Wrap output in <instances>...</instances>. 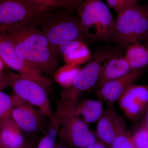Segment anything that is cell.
Masks as SVG:
<instances>
[{"mask_svg":"<svg viewBox=\"0 0 148 148\" xmlns=\"http://www.w3.org/2000/svg\"><path fill=\"white\" fill-rule=\"evenodd\" d=\"M3 32L20 57L44 75L53 77L58 66L57 54L51 49L47 39L37 26L31 24L18 25Z\"/></svg>","mask_w":148,"mask_h":148,"instance_id":"obj_1","label":"cell"},{"mask_svg":"<svg viewBox=\"0 0 148 148\" xmlns=\"http://www.w3.org/2000/svg\"><path fill=\"white\" fill-rule=\"evenodd\" d=\"M121 51L119 47L107 48L94 52L71 85L64 88L61 93V101L69 108H74L82 94L97 84L101 72L109 60Z\"/></svg>","mask_w":148,"mask_h":148,"instance_id":"obj_2","label":"cell"},{"mask_svg":"<svg viewBox=\"0 0 148 148\" xmlns=\"http://www.w3.org/2000/svg\"><path fill=\"white\" fill-rule=\"evenodd\" d=\"M38 25L51 49L57 54L61 45L74 40L82 41L86 35L78 17L67 12H47Z\"/></svg>","mask_w":148,"mask_h":148,"instance_id":"obj_3","label":"cell"},{"mask_svg":"<svg viewBox=\"0 0 148 148\" xmlns=\"http://www.w3.org/2000/svg\"><path fill=\"white\" fill-rule=\"evenodd\" d=\"M78 11L86 35L96 40H113L115 20L105 3L99 0H86Z\"/></svg>","mask_w":148,"mask_h":148,"instance_id":"obj_4","label":"cell"},{"mask_svg":"<svg viewBox=\"0 0 148 148\" xmlns=\"http://www.w3.org/2000/svg\"><path fill=\"white\" fill-rule=\"evenodd\" d=\"M47 11L36 0L0 1V33L18 25L37 26Z\"/></svg>","mask_w":148,"mask_h":148,"instance_id":"obj_5","label":"cell"},{"mask_svg":"<svg viewBox=\"0 0 148 148\" xmlns=\"http://www.w3.org/2000/svg\"><path fill=\"white\" fill-rule=\"evenodd\" d=\"M8 84L13 95L37 107L45 116L50 118L53 111L48 95V86L38 81L12 71L7 75Z\"/></svg>","mask_w":148,"mask_h":148,"instance_id":"obj_6","label":"cell"},{"mask_svg":"<svg viewBox=\"0 0 148 148\" xmlns=\"http://www.w3.org/2000/svg\"><path fill=\"white\" fill-rule=\"evenodd\" d=\"M0 57L5 66L18 74L38 81L50 88L51 83L50 79L17 54L14 46L4 32L0 33Z\"/></svg>","mask_w":148,"mask_h":148,"instance_id":"obj_7","label":"cell"},{"mask_svg":"<svg viewBox=\"0 0 148 148\" xmlns=\"http://www.w3.org/2000/svg\"><path fill=\"white\" fill-rule=\"evenodd\" d=\"M58 136L60 141L71 148H86L98 141L87 124L70 115L63 120Z\"/></svg>","mask_w":148,"mask_h":148,"instance_id":"obj_8","label":"cell"},{"mask_svg":"<svg viewBox=\"0 0 148 148\" xmlns=\"http://www.w3.org/2000/svg\"><path fill=\"white\" fill-rule=\"evenodd\" d=\"M117 101L125 116L132 121H136L148 110V86L131 85Z\"/></svg>","mask_w":148,"mask_h":148,"instance_id":"obj_9","label":"cell"},{"mask_svg":"<svg viewBox=\"0 0 148 148\" xmlns=\"http://www.w3.org/2000/svg\"><path fill=\"white\" fill-rule=\"evenodd\" d=\"M147 10V5L138 4L127 8L118 14L115 20L114 40L125 47L133 43L138 20Z\"/></svg>","mask_w":148,"mask_h":148,"instance_id":"obj_10","label":"cell"},{"mask_svg":"<svg viewBox=\"0 0 148 148\" xmlns=\"http://www.w3.org/2000/svg\"><path fill=\"white\" fill-rule=\"evenodd\" d=\"M45 116L34 106L18 97L11 114V118L22 132L31 136H34L41 131Z\"/></svg>","mask_w":148,"mask_h":148,"instance_id":"obj_11","label":"cell"},{"mask_svg":"<svg viewBox=\"0 0 148 148\" xmlns=\"http://www.w3.org/2000/svg\"><path fill=\"white\" fill-rule=\"evenodd\" d=\"M143 75L142 69L133 70L118 78L106 83L96 91L97 98L107 104H114L127 88L136 83Z\"/></svg>","mask_w":148,"mask_h":148,"instance_id":"obj_12","label":"cell"},{"mask_svg":"<svg viewBox=\"0 0 148 148\" xmlns=\"http://www.w3.org/2000/svg\"><path fill=\"white\" fill-rule=\"evenodd\" d=\"M116 114L114 104H107L98 121L95 135L98 141L108 148L115 137Z\"/></svg>","mask_w":148,"mask_h":148,"instance_id":"obj_13","label":"cell"},{"mask_svg":"<svg viewBox=\"0 0 148 148\" xmlns=\"http://www.w3.org/2000/svg\"><path fill=\"white\" fill-rule=\"evenodd\" d=\"M126 58L121 53H117L109 60L101 72L96 86L101 87L104 84L118 78L131 71Z\"/></svg>","mask_w":148,"mask_h":148,"instance_id":"obj_14","label":"cell"},{"mask_svg":"<svg viewBox=\"0 0 148 148\" xmlns=\"http://www.w3.org/2000/svg\"><path fill=\"white\" fill-rule=\"evenodd\" d=\"M2 123L0 148H21L27 141L24 133L11 117Z\"/></svg>","mask_w":148,"mask_h":148,"instance_id":"obj_15","label":"cell"},{"mask_svg":"<svg viewBox=\"0 0 148 148\" xmlns=\"http://www.w3.org/2000/svg\"><path fill=\"white\" fill-rule=\"evenodd\" d=\"M103 110L102 101L88 99L78 102L68 115L78 117L88 125L98 121Z\"/></svg>","mask_w":148,"mask_h":148,"instance_id":"obj_16","label":"cell"},{"mask_svg":"<svg viewBox=\"0 0 148 148\" xmlns=\"http://www.w3.org/2000/svg\"><path fill=\"white\" fill-rule=\"evenodd\" d=\"M65 117L63 112L57 106L50 118L45 134L40 140L36 148H55L59 130Z\"/></svg>","mask_w":148,"mask_h":148,"instance_id":"obj_17","label":"cell"},{"mask_svg":"<svg viewBox=\"0 0 148 148\" xmlns=\"http://www.w3.org/2000/svg\"><path fill=\"white\" fill-rule=\"evenodd\" d=\"M127 47L125 58L131 71L142 69L148 64V49L140 42L132 44Z\"/></svg>","mask_w":148,"mask_h":148,"instance_id":"obj_18","label":"cell"},{"mask_svg":"<svg viewBox=\"0 0 148 148\" xmlns=\"http://www.w3.org/2000/svg\"><path fill=\"white\" fill-rule=\"evenodd\" d=\"M110 148H135L124 118L117 113L115 137Z\"/></svg>","mask_w":148,"mask_h":148,"instance_id":"obj_19","label":"cell"},{"mask_svg":"<svg viewBox=\"0 0 148 148\" xmlns=\"http://www.w3.org/2000/svg\"><path fill=\"white\" fill-rule=\"evenodd\" d=\"M82 69L79 66L67 64L56 70L53 77L57 83L66 88L71 85Z\"/></svg>","mask_w":148,"mask_h":148,"instance_id":"obj_20","label":"cell"},{"mask_svg":"<svg viewBox=\"0 0 148 148\" xmlns=\"http://www.w3.org/2000/svg\"><path fill=\"white\" fill-rule=\"evenodd\" d=\"M148 111L144 114L140 126L131 134L132 143L135 148H148Z\"/></svg>","mask_w":148,"mask_h":148,"instance_id":"obj_21","label":"cell"},{"mask_svg":"<svg viewBox=\"0 0 148 148\" xmlns=\"http://www.w3.org/2000/svg\"><path fill=\"white\" fill-rule=\"evenodd\" d=\"M64 56L66 64L79 66L89 61L92 58V54L84 42L71 53Z\"/></svg>","mask_w":148,"mask_h":148,"instance_id":"obj_22","label":"cell"},{"mask_svg":"<svg viewBox=\"0 0 148 148\" xmlns=\"http://www.w3.org/2000/svg\"><path fill=\"white\" fill-rule=\"evenodd\" d=\"M36 1L48 11L59 8L78 10L82 2L80 0H36Z\"/></svg>","mask_w":148,"mask_h":148,"instance_id":"obj_23","label":"cell"},{"mask_svg":"<svg viewBox=\"0 0 148 148\" xmlns=\"http://www.w3.org/2000/svg\"><path fill=\"white\" fill-rule=\"evenodd\" d=\"M17 99L18 97L16 95L10 96L0 90V120L2 122L11 117Z\"/></svg>","mask_w":148,"mask_h":148,"instance_id":"obj_24","label":"cell"},{"mask_svg":"<svg viewBox=\"0 0 148 148\" xmlns=\"http://www.w3.org/2000/svg\"><path fill=\"white\" fill-rule=\"evenodd\" d=\"M148 32V10H146L138 20L133 38V43L140 42L147 38Z\"/></svg>","mask_w":148,"mask_h":148,"instance_id":"obj_25","label":"cell"},{"mask_svg":"<svg viewBox=\"0 0 148 148\" xmlns=\"http://www.w3.org/2000/svg\"><path fill=\"white\" fill-rule=\"evenodd\" d=\"M109 7L113 9L119 14L127 8L138 5L136 0H107Z\"/></svg>","mask_w":148,"mask_h":148,"instance_id":"obj_26","label":"cell"},{"mask_svg":"<svg viewBox=\"0 0 148 148\" xmlns=\"http://www.w3.org/2000/svg\"><path fill=\"white\" fill-rule=\"evenodd\" d=\"M83 42V41L74 40L64 43L58 48V53H61L64 56L68 55L79 47Z\"/></svg>","mask_w":148,"mask_h":148,"instance_id":"obj_27","label":"cell"},{"mask_svg":"<svg viewBox=\"0 0 148 148\" xmlns=\"http://www.w3.org/2000/svg\"><path fill=\"white\" fill-rule=\"evenodd\" d=\"M5 66V65L4 64L3 60L0 57V82L5 83L8 84L7 76L6 77H3V71Z\"/></svg>","mask_w":148,"mask_h":148,"instance_id":"obj_28","label":"cell"},{"mask_svg":"<svg viewBox=\"0 0 148 148\" xmlns=\"http://www.w3.org/2000/svg\"><path fill=\"white\" fill-rule=\"evenodd\" d=\"M36 145L35 140H27L24 145L21 148H36Z\"/></svg>","mask_w":148,"mask_h":148,"instance_id":"obj_29","label":"cell"},{"mask_svg":"<svg viewBox=\"0 0 148 148\" xmlns=\"http://www.w3.org/2000/svg\"><path fill=\"white\" fill-rule=\"evenodd\" d=\"M86 148H108V147L103 144V143H101V142H96V143L90 145V146H88V147Z\"/></svg>","mask_w":148,"mask_h":148,"instance_id":"obj_30","label":"cell"},{"mask_svg":"<svg viewBox=\"0 0 148 148\" xmlns=\"http://www.w3.org/2000/svg\"><path fill=\"white\" fill-rule=\"evenodd\" d=\"M55 148H71L69 146L66 145L64 143H62L61 141H59L58 143H56Z\"/></svg>","mask_w":148,"mask_h":148,"instance_id":"obj_31","label":"cell"},{"mask_svg":"<svg viewBox=\"0 0 148 148\" xmlns=\"http://www.w3.org/2000/svg\"><path fill=\"white\" fill-rule=\"evenodd\" d=\"M6 85H8L7 84L0 82V90H1L3 88L5 87Z\"/></svg>","mask_w":148,"mask_h":148,"instance_id":"obj_32","label":"cell"},{"mask_svg":"<svg viewBox=\"0 0 148 148\" xmlns=\"http://www.w3.org/2000/svg\"><path fill=\"white\" fill-rule=\"evenodd\" d=\"M2 125V121L0 120V129H1V127Z\"/></svg>","mask_w":148,"mask_h":148,"instance_id":"obj_33","label":"cell"}]
</instances>
